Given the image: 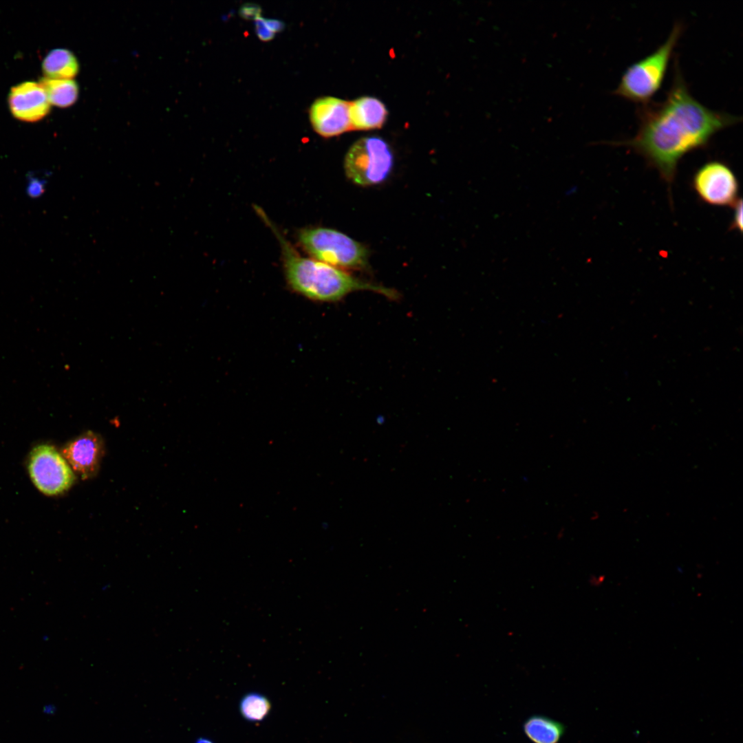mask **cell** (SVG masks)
Wrapping results in <instances>:
<instances>
[{
	"mask_svg": "<svg viewBox=\"0 0 743 743\" xmlns=\"http://www.w3.org/2000/svg\"><path fill=\"white\" fill-rule=\"evenodd\" d=\"M675 61L672 84L665 99L640 105L635 136L610 143L641 155L658 172L669 193L681 158L705 147L717 132L740 120L737 116L710 109L694 98Z\"/></svg>",
	"mask_w": 743,
	"mask_h": 743,
	"instance_id": "6da1fadb",
	"label": "cell"
},
{
	"mask_svg": "<svg viewBox=\"0 0 743 743\" xmlns=\"http://www.w3.org/2000/svg\"><path fill=\"white\" fill-rule=\"evenodd\" d=\"M42 711L45 715H54L56 711V707L53 704H45L43 707Z\"/></svg>",
	"mask_w": 743,
	"mask_h": 743,
	"instance_id": "d6986e66",
	"label": "cell"
},
{
	"mask_svg": "<svg viewBox=\"0 0 743 743\" xmlns=\"http://www.w3.org/2000/svg\"><path fill=\"white\" fill-rule=\"evenodd\" d=\"M352 129L371 130L380 128L387 117V110L380 100L363 96L349 103Z\"/></svg>",
	"mask_w": 743,
	"mask_h": 743,
	"instance_id": "8fae6325",
	"label": "cell"
},
{
	"mask_svg": "<svg viewBox=\"0 0 743 743\" xmlns=\"http://www.w3.org/2000/svg\"><path fill=\"white\" fill-rule=\"evenodd\" d=\"M692 184L698 197L706 204L733 206L739 200L737 179L722 162L713 160L703 164L695 173Z\"/></svg>",
	"mask_w": 743,
	"mask_h": 743,
	"instance_id": "52a82bcc",
	"label": "cell"
},
{
	"mask_svg": "<svg viewBox=\"0 0 743 743\" xmlns=\"http://www.w3.org/2000/svg\"><path fill=\"white\" fill-rule=\"evenodd\" d=\"M42 69L46 78L72 79L78 72L76 56L68 50L56 49L45 57Z\"/></svg>",
	"mask_w": 743,
	"mask_h": 743,
	"instance_id": "4fadbf2b",
	"label": "cell"
},
{
	"mask_svg": "<svg viewBox=\"0 0 743 743\" xmlns=\"http://www.w3.org/2000/svg\"><path fill=\"white\" fill-rule=\"evenodd\" d=\"M10 111L17 119L36 122L50 110L46 93L40 83L27 81L12 87L8 96Z\"/></svg>",
	"mask_w": 743,
	"mask_h": 743,
	"instance_id": "30bf717a",
	"label": "cell"
},
{
	"mask_svg": "<svg viewBox=\"0 0 743 743\" xmlns=\"http://www.w3.org/2000/svg\"><path fill=\"white\" fill-rule=\"evenodd\" d=\"M299 244L312 258L336 268H359L367 264L368 250L336 230L315 227L298 234Z\"/></svg>",
	"mask_w": 743,
	"mask_h": 743,
	"instance_id": "277c9868",
	"label": "cell"
},
{
	"mask_svg": "<svg viewBox=\"0 0 743 743\" xmlns=\"http://www.w3.org/2000/svg\"><path fill=\"white\" fill-rule=\"evenodd\" d=\"M103 453L101 437L91 431L69 442L62 450V455L69 465L84 480L96 475Z\"/></svg>",
	"mask_w": 743,
	"mask_h": 743,
	"instance_id": "9c48e42d",
	"label": "cell"
},
{
	"mask_svg": "<svg viewBox=\"0 0 743 743\" xmlns=\"http://www.w3.org/2000/svg\"><path fill=\"white\" fill-rule=\"evenodd\" d=\"M734 209L731 228L740 233L742 231V202L739 199L733 206Z\"/></svg>",
	"mask_w": 743,
	"mask_h": 743,
	"instance_id": "e0dca14e",
	"label": "cell"
},
{
	"mask_svg": "<svg viewBox=\"0 0 743 743\" xmlns=\"http://www.w3.org/2000/svg\"><path fill=\"white\" fill-rule=\"evenodd\" d=\"M682 30V24L676 23L661 45L652 54L629 66L613 91L614 94L640 105L650 103L662 86Z\"/></svg>",
	"mask_w": 743,
	"mask_h": 743,
	"instance_id": "3957f363",
	"label": "cell"
},
{
	"mask_svg": "<svg viewBox=\"0 0 743 743\" xmlns=\"http://www.w3.org/2000/svg\"><path fill=\"white\" fill-rule=\"evenodd\" d=\"M394 155L387 142L376 137L362 138L347 151L344 169L357 185L371 186L385 181L391 172Z\"/></svg>",
	"mask_w": 743,
	"mask_h": 743,
	"instance_id": "5b68a950",
	"label": "cell"
},
{
	"mask_svg": "<svg viewBox=\"0 0 743 743\" xmlns=\"http://www.w3.org/2000/svg\"><path fill=\"white\" fill-rule=\"evenodd\" d=\"M523 730L533 743H559L566 727L561 722L547 716L534 715L525 720Z\"/></svg>",
	"mask_w": 743,
	"mask_h": 743,
	"instance_id": "7c38bea8",
	"label": "cell"
},
{
	"mask_svg": "<svg viewBox=\"0 0 743 743\" xmlns=\"http://www.w3.org/2000/svg\"><path fill=\"white\" fill-rule=\"evenodd\" d=\"M45 181L32 177L28 186V193L33 197L39 196L43 192Z\"/></svg>",
	"mask_w": 743,
	"mask_h": 743,
	"instance_id": "ac0fdd59",
	"label": "cell"
},
{
	"mask_svg": "<svg viewBox=\"0 0 743 743\" xmlns=\"http://www.w3.org/2000/svg\"><path fill=\"white\" fill-rule=\"evenodd\" d=\"M266 220L281 245L286 279L296 292L312 300L326 302L337 301L358 290H371L391 299L397 297L396 292L390 288L363 281L338 268L301 256Z\"/></svg>",
	"mask_w": 743,
	"mask_h": 743,
	"instance_id": "7a4b0ae2",
	"label": "cell"
},
{
	"mask_svg": "<svg viewBox=\"0 0 743 743\" xmlns=\"http://www.w3.org/2000/svg\"><path fill=\"white\" fill-rule=\"evenodd\" d=\"M40 84L51 105L67 107L73 105L78 94V85L72 79H54L44 77Z\"/></svg>",
	"mask_w": 743,
	"mask_h": 743,
	"instance_id": "5bb4252c",
	"label": "cell"
},
{
	"mask_svg": "<svg viewBox=\"0 0 743 743\" xmlns=\"http://www.w3.org/2000/svg\"><path fill=\"white\" fill-rule=\"evenodd\" d=\"M239 711L244 718L250 722H260L270 711V702L263 694L256 692L244 695L239 702Z\"/></svg>",
	"mask_w": 743,
	"mask_h": 743,
	"instance_id": "9a60e30c",
	"label": "cell"
},
{
	"mask_svg": "<svg viewBox=\"0 0 743 743\" xmlns=\"http://www.w3.org/2000/svg\"><path fill=\"white\" fill-rule=\"evenodd\" d=\"M257 34L260 39L268 41L274 37V34L283 28L280 21L257 17L255 19Z\"/></svg>",
	"mask_w": 743,
	"mask_h": 743,
	"instance_id": "2e32d148",
	"label": "cell"
},
{
	"mask_svg": "<svg viewBox=\"0 0 743 743\" xmlns=\"http://www.w3.org/2000/svg\"><path fill=\"white\" fill-rule=\"evenodd\" d=\"M195 743H214V742L213 741H211V740L208 739V738L200 737V738L197 740Z\"/></svg>",
	"mask_w": 743,
	"mask_h": 743,
	"instance_id": "ffe728a7",
	"label": "cell"
},
{
	"mask_svg": "<svg viewBox=\"0 0 743 743\" xmlns=\"http://www.w3.org/2000/svg\"><path fill=\"white\" fill-rule=\"evenodd\" d=\"M28 471L36 487L46 495L67 491L75 475L64 457L52 446L39 445L31 451Z\"/></svg>",
	"mask_w": 743,
	"mask_h": 743,
	"instance_id": "8992f818",
	"label": "cell"
},
{
	"mask_svg": "<svg viewBox=\"0 0 743 743\" xmlns=\"http://www.w3.org/2000/svg\"><path fill=\"white\" fill-rule=\"evenodd\" d=\"M349 102L332 96L316 99L309 110L310 123L316 133L331 138L352 130Z\"/></svg>",
	"mask_w": 743,
	"mask_h": 743,
	"instance_id": "ba28073f",
	"label": "cell"
}]
</instances>
